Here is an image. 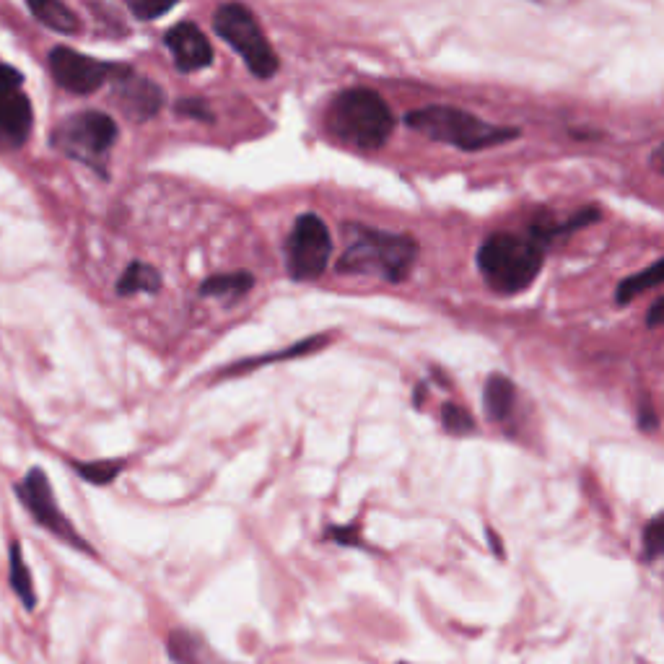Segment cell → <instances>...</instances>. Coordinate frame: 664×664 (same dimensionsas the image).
Segmentation results:
<instances>
[{
    "label": "cell",
    "instance_id": "18",
    "mask_svg": "<svg viewBox=\"0 0 664 664\" xmlns=\"http://www.w3.org/2000/svg\"><path fill=\"white\" fill-rule=\"evenodd\" d=\"M662 283H664V257L659 262H654V265H649L646 270H641V273L631 275L626 281H620L618 301L620 304H628V301L636 299L639 294H644V291H649V288L654 286H662Z\"/></svg>",
    "mask_w": 664,
    "mask_h": 664
},
{
    "label": "cell",
    "instance_id": "26",
    "mask_svg": "<svg viewBox=\"0 0 664 664\" xmlns=\"http://www.w3.org/2000/svg\"><path fill=\"white\" fill-rule=\"evenodd\" d=\"M330 537H335V543L343 545H358V537L353 535L351 527H332Z\"/></svg>",
    "mask_w": 664,
    "mask_h": 664
},
{
    "label": "cell",
    "instance_id": "16",
    "mask_svg": "<svg viewBox=\"0 0 664 664\" xmlns=\"http://www.w3.org/2000/svg\"><path fill=\"white\" fill-rule=\"evenodd\" d=\"M161 288V275L146 262H133L128 270L122 273L117 281V294L120 296H133V294H156Z\"/></svg>",
    "mask_w": 664,
    "mask_h": 664
},
{
    "label": "cell",
    "instance_id": "3",
    "mask_svg": "<svg viewBox=\"0 0 664 664\" xmlns=\"http://www.w3.org/2000/svg\"><path fill=\"white\" fill-rule=\"evenodd\" d=\"M327 128L338 141L374 151L390 141L395 130V115L377 91L348 89L335 96L327 112Z\"/></svg>",
    "mask_w": 664,
    "mask_h": 664
},
{
    "label": "cell",
    "instance_id": "2",
    "mask_svg": "<svg viewBox=\"0 0 664 664\" xmlns=\"http://www.w3.org/2000/svg\"><path fill=\"white\" fill-rule=\"evenodd\" d=\"M545 244L517 234H493L478 249V268L496 294H519L530 288L543 270Z\"/></svg>",
    "mask_w": 664,
    "mask_h": 664
},
{
    "label": "cell",
    "instance_id": "8",
    "mask_svg": "<svg viewBox=\"0 0 664 664\" xmlns=\"http://www.w3.org/2000/svg\"><path fill=\"white\" fill-rule=\"evenodd\" d=\"M16 493H19L24 509L29 511V514H32V517L37 519V522L42 524L47 532L58 535L60 540H65V543H71V545H76V548L91 553V548L83 543V537L78 535L76 527H73V524L65 519L63 511H60V506H58V501H55V493H52L50 480H47L45 470L32 467V470L24 475V480L19 483Z\"/></svg>",
    "mask_w": 664,
    "mask_h": 664
},
{
    "label": "cell",
    "instance_id": "28",
    "mask_svg": "<svg viewBox=\"0 0 664 664\" xmlns=\"http://www.w3.org/2000/svg\"><path fill=\"white\" fill-rule=\"evenodd\" d=\"M652 164H654V169H657V172L664 177V143L662 146H657V151L652 154Z\"/></svg>",
    "mask_w": 664,
    "mask_h": 664
},
{
    "label": "cell",
    "instance_id": "14",
    "mask_svg": "<svg viewBox=\"0 0 664 664\" xmlns=\"http://www.w3.org/2000/svg\"><path fill=\"white\" fill-rule=\"evenodd\" d=\"M32 16H37L39 24H45L47 29L58 34H78L81 32V21L71 8L60 3V0H34L29 3Z\"/></svg>",
    "mask_w": 664,
    "mask_h": 664
},
{
    "label": "cell",
    "instance_id": "20",
    "mask_svg": "<svg viewBox=\"0 0 664 664\" xmlns=\"http://www.w3.org/2000/svg\"><path fill=\"white\" fill-rule=\"evenodd\" d=\"M125 460H104V462H76V470L83 480H89L94 486H107L117 475L122 473Z\"/></svg>",
    "mask_w": 664,
    "mask_h": 664
},
{
    "label": "cell",
    "instance_id": "10",
    "mask_svg": "<svg viewBox=\"0 0 664 664\" xmlns=\"http://www.w3.org/2000/svg\"><path fill=\"white\" fill-rule=\"evenodd\" d=\"M115 96L117 107L135 122L151 120L154 115H159V109L164 107V91H161L159 83H154L151 78L135 73L128 65H117L115 71Z\"/></svg>",
    "mask_w": 664,
    "mask_h": 664
},
{
    "label": "cell",
    "instance_id": "1",
    "mask_svg": "<svg viewBox=\"0 0 664 664\" xmlns=\"http://www.w3.org/2000/svg\"><path fill=\"white\" fill-rule=\"evenodd\" d=\"M343 255L338 260L340 273L379 275L384 281H403L418 257V244L403 234L371 229V226H345Z\"/></svg>",
    "mask_w": 664,
    "mask_h": 664
},
{
    "label": "cell",
    "instance_id": "24",
    "mask_svg": "<svg viewBox=\"0 0 664 664\" xmlns=\"http://www.w3.org/2000/svg\"><path fill=\"white\" fill-rule=\"evenodd\" d=\"M205 102H198V99H182L177 104L179 115H190V117H203V120H211V112L203 107Z\"/></svg>",
    "mask_w": 664,
    "mask_h": 664
},
{
    "label": "cell",
    "instance_id": "22",
    "mask_svg": "<svg viewBox=\"0 0 664 664\" xmlns=\"http://www.w3.org/2000/svg\"><path fill=\"white\" fill-rule=\"evenodd\" d=\"M644 558L657 561L664 558V514H657L644 530Z\"/></svg>",
    "mask_w": 664,
    "mask_h": 664
},
{
    "label": "cell",
    "instance_id": "25",
    "mask_svg": "<svg viewBox=\"0 0 664 664\" xmlns=\"http://www.w3.org/2000/svg\"><path fill=\"white\" fill-rule=\"evenodd\" d=\"M21 73L13 71L11 65H3L0 63V91L3 89H21Z\"/></svg>",
    "mask_w": 664,
    "mask_h": 664
},
{
    "label": "cell",
    "instance_id": "17",
    "mask_svg": "<svg viewBox=\"0 0 664 664\" xmlns=\"http://www.w3.org/2000/svg\"><path fill=\"white\" fill-rule=\"evenodd\" d=\"M255 286V278L244 270L239 273H226V275H213L200 286L203 296H221V299H239Z\"/></svg>",
    "mask_w": 664,
    "mask_h": 664
},
{
    "label": "cell",
    "instance_id": "19",
    "mask_svg": "<svg viewBox=\"0 0 664 664\" xmlns=\"http://www.w3.org/2000/svg\"><path fill=\"white\" fill-rule=\"evenodd\" d=\"M169 657L174 664H205V654L200 649V641L187 631H172L166 641Z\"/></svg>",
    "mask_w": 664,
    "mask_h": 664
},
{
    "label": "cell",
    "instance_id": "5",
    "mask_svg": "<svg viewBox=\"0 0 664 664\" xmlns=\"http://www.w3.org/2000/svg\"><path fill=\"white\" fill-rule=\"evenodd\" d=\"M213 29L224 42H229L231 50H237L244 58L252 76L273 78L281 68V60L270 47L268 37L257 24L255 13L242 3H226L213 13Z\"/></svg>",
    "mask_w": 664,
    "mask_h": 664
},
{
    "label": "cell",
    "instance_id": "12",
    "mask_svg": "<svg viewBox=\"0 0 664 664\" xmlns=\"http://www.w3.org/2000/svg\"><path fill=\"white\" fill-rule=\"evenodd\" d=\"M32 102L21 89L0 91V143L19 148L32 135Z\"/></svg>",
    "mask_w": 664,
    "mask_h": 664
},
{
    "label": "cell",
    "instance_id": "11",
    "mask_svg": "<svg viewBox=\"0 0 664 664\" xmlns=\"http://www.w3.org/2000/svg\"><path fill=\"white\" fill-rule=\"evenodd\" d=\"M166 47L172 52L174 65L182 73H195L208 68L213 60V47L203 32L192 21H182V24L172 26L166 32Z\"/></svg>",
    "mask_w": 664,
    "mask_h": 664
},
{
    "label": "cell",
    "instance_id": "15",
    "mask_svg": "<svg viewBox=\"0 0 664 664\" xmlns=\"http://www.w3.org/2000/svg\"><path fill=\"white\" fill-rule=\"evenodd\" d=\"M8 581H11V589L16 592V597L24 602L26 610H34V607H37V594H34L32 574H29L24 556H21L19 540H13V543L8 545Z\"/></svg>",
    "mask_w": 664,
    "mask_h": 664
},
{
    "label": "cell",
    "instance_id": "4",
    "mask_svg": "<svg viewBox=\"0 0 664 664\" xmlns=\"http://www.w3.org/2000/svg\"><path fill=\"white\" fill-rule=\"evenodd\" d=\"M405 125L415 133L426 135L436 143H449L462 151H483L498 143L519 138L517 128H501L491 122L470 115L465 109L447 107V104H431V107L415 109L405 115Z\"/></svg>",
    "mask_w": 664,
    "mask_h": 664
},
{
    "label": "cell",
    "instance_id": "6",
    "mask_svg": "<svg viewBox=\"0 0 664 664\" xmlns=\"http://www.w3.org/2000/svg\"><path fill=\"white\" fill-rule=\"evenodd\" d=\"M117 135H120V130H117L115 120L104 112L91 109V112H78L73 117H65L58 128L52 130L50 143L58 148L60 154L99 169L117 143Z\"/></svg>",
    "mask_w": 664,
    "mask_h": 664
},
{
    "label": "cell",
    "instance_id": "13",
    "mask_svg": "<svg viewBox=\"0 0 664 664\" xmlns=\"http://www.w3.org/2000/svg\"><path fill=\"white\" fill-rule=\"evenodd\" d=\"M514 400H517V387L504 374H491L483 390V405L491 421H504L514 410Z\"/></svg>",
    "mask_w": 664,
    "mask_h": 664
},
{
    "label": "cell",
    "instance_id": "23",
    "mask_svg": "<svg viewBox=\"0 0 664 664\" xmlns=\"http://www.w3.org/2000/svg\"><path fill=\"white\" fill-rule=\"evenodd\" d=\"M130 11L141 21H151L156 16H164V13L172 11V3H164V6H156V3H130Z\"/></svg>",
    "mask_w": 664,
    "mask_h": 664
},
{
    "label": "cell",
    "instance_id": "9",
    "mask_svg": "<svg viewBox=\"0 0 664 664\" xmlns=\"http://www.w3.org/2000/svg\"><path fill=\"white\" fill-rule=\"evenodd\" d=\"M47 63H50V73L60 89L71 91V94H94L117 71V63L89 58L71 47H55Z\"/></svg>",
    "mask_w": 664,
    "mask_h": 664
},
{
    "label": "cell",
    "instance_id": "21",
    "mask_svg": "<svg viewBox=\"0 0 664 664\" xmlns=\"http://www.w3.org/2000/svg\"><path fill=\"white\" fill-rule=\"evenodd\" d=\"M441 426L447 428L449 434H454V436H465V434H473L475 431L473 415L454 403H447L444 408H441Z\"/></svg>",
    "mask_w": 664,
    "mask_h": 664
},
{
    "label": "cell",
    "instance_id": "27",
    "mask_svg": "<svg viewBox=\"0 0 664 664\" xmlns=\"http://www.w3.org/2000/svg\"><path fill=\"white\" fill-rule=\"evenodd\" d=\"M646 325L649 327H662L664 325V299H659L649 314H646Z\"/></svg>",
    "mask_w": 664,
    "mask_h": 664
},
{
    "label": "cell",
    "instance_id": "7",
    "mask_svg": "<svg viewBox=\"0 0 664 664\" xmlns=\"http://www.w3.org/2000/svg\"><path fill=\"white\" fill-rule=\"evenodd\" d=\"M332 255V237L320 216L304 213L296 218L286 242V265L296 281H314L327 270Z\"/></svg>",
    "mask_w": 664,
    "mask_h": 664
}]
</instances>
